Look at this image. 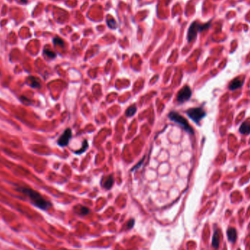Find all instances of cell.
Instances as JSON below:
<instances>
[{
    "label": "cell",
    "instance_id": "4fadbf2b",
    "mask_svg": "<svg viewBox=\"0 0 250 250\" xmlns=\"http://www.w3.org/2000/svg\"><path fill=\"white\" fill-rule=\"evenodd\" d=\"M136 111H137V108L135 106V105H132V106H130L127 109V111H126L125 114L127 117L132 116L135 114H136Z\"/></svg>",
    "mask_w": 250,
    "mask_h": 250
},
{
    "label": "cell",
    "instance_id": "ffe728a7",
    "mask_svg": "<svg viewBox=\"0 0 250 250\" xmlns=\"http://www.w3.org/2000/svg\"><path fill=\"white\" fill-rule=\"evenodd\" d=\"M143 159H141V162H139V163L138 164V165H136V167H135V168H132V170H135V169H136V168H139V167H140V166H141V164H142V163H143Z\"/></svg>",
    "mask_w": 250,
    "mask_h": 250
},
{
    "label": "cell",
    "instance_id": "6da1fadb",
    "mask_svg": "<svg viewBox=\"0 0 250 250\" xmlns=\"http://www.w3.org/2000/svg\"><path fill=\"white\" fill-rule=\"evenodd\" d=\"M17 190L22 193H24V194L26 195V196H28L29 198L31 200V202L32 203V204L36 207H37L38 208L46 211L48 210V208H50L51 206H52L51 202H49L48 200L45 199V198L42 197L39 192H37V191L31 190L30 188L23 187V186L17 188Z\"/></svg>",
    "mask_w": 250,
    "mask_h": 250
},
{
    "label": "cell",
    "instance_id": "7a4b0ae2",
    "mask_svg": "<svg viewBox=\"0 0 250 250\" xmlns=\"http://www.w3.org/2000/svg\"><path fill=\"white\" fill-rule=\"evenodd\" d=\"M168 117L170 118L171 121H174L175 123H176L179 125L180 127H181L183 129L185 130L186 132H187L190 134H194V131L192 127L189 125L188 121H186L185 118H184L183 116H181L179 113L172 111L170 112L168 115Z\"/></svg>",
    "mask_w": 250,
    "mask_h": 250
},
{
    "label": "cell",
    "instance_id": "e0dca14e",
    "mask_svg": "<svg viewBox=\"0 0 250 250\" xmlns=\"http://www.w3.org/2000/svg\"><path fill=\"white\" fill-rule=\"evenodd\" d=\"M44 53L46 54L48 57L51 58H53L56 57V53L54 52H53L51 50H48V49H45L44 50Z\"/></svg>",
    "mask_w": 250,
    "mask_h": 250
},
{
    "label": "cell",
    "instance_id": "d6986e66",
    "mask_svg": "<svg viewBox=\"0 0 250 250\" xmlns=\"http://www.w3.org/2000/svg\"><path fill=\"white\" fill-rule=\"evenodd\" d=\"M133 225H134V219H132V220H130V221H129V222H128L127 227L128 228H131Z\"/></svg>",
    "mask_w": 250,
    "mask_h": 250
},
{
    "label": "cell",
    "instance_id": "9c48e42d",
    "mask_svg": "<svg viewBox=\"0 0 250 250\" xmlns=\"http://www.w3.org/2000/svg\"><path fill=\"white\" fill-rule=\"evenodd\" d=\"M220 242V231L219 229L215 230L212 238V246L214 249H217L219 248Z\"/></svg>",
    "mask_w": 250,
    "mask_h": 250
},
{
    "label": "cell",
    "instance_id": "5bb4252c",
    "mask_svg": "<svg viewBox=\"0 0 250 250\" xmlns=\"http://www.w3.org/2000/svg\"><path fill=\"white\" fill-rule=\"evenodd\" d=\"M77 212L78 214H79L80 215H86L87 214L89 213V209L85 206H78Z\"/></svg>",
    "mask_w": 250,
    "mask_h": 250
},
{
    "label": "cell",
    "instance_id": "8fae6325",
    "mask_svg": "<svg viewBox=\"0 0 250 250\" xmlns=\"http://www.w3.org/2000/svg\"><path fill=\"white\" fill-rule=\"evenodd\" d=\"M27 83L31 87L35 88V89L40 86V81L39 78L33 77V76H29L27 78Z\"/></svg>",
    "mask_w": 250,
    "mask_h": 250
},
{
    "label": "cell",
    "instance_id": "ac0fdd59",
    "mask_svg": "<svg viewBox=\"0 0 250 250\" xmlns=\"http://www.w3.org/2000/svg\"><path fill=\"white\" fill-rule=\"evenodd\" d=\"M108 24L109 27L111 28L116 27V22H115L114 20H109V21H108Z\"/></svg>",
    "mask_w": 250,
    "mask_h": 250
},
{
    "label": "cell",
    "instance_id": "3957f363",
    "mask_svg": "<svg viewBox=\"0 0 250 250\" xmlns=\"http://www.w3.org/2000/svg\"><path fill=\"white\" fill-rule=\"evenodd\" d=\"M209 26H210V24L208 23L206 24H200L197 22H193V23L191 24V26H190L188 30L187 33V40L188 42H190L194 40L196 37H197V33L200 32V31L205 30V29H207Z\"/></svg>",
    "mask_w": 250,
    "mask_h": 250
},
{
    "label": "cell",
    "instance_id": "8992f818",
    "mask_svg": "<svg viewBox=\"0 0 250 250\" xmlns=\"http://www.w3.org/2000/svg\"><path fill=\"white\" fill-rule=\"evenodd\" d=\"M72 138V130L69 128H67L64 130L63 134L59 137V138L57 141V143L58 146L64 147L68 145L69 140Z\"/></svg>",
    "mask_w": 250,
    "mask_h": 250
},
{
    "label": "cell",
    "instance_id": "52a82bcc",
    "mask_svg": "<svg viewBox=\"0 0 250 250\" xmlns=\"http://www.w3.org/2000/svg\"><path fill=\"white\" fill-rule=\"evenodd\" d=\"M244 83V79L240 77H237L232 81L229 84V89L230 90H236L238 88L242 87Z\"/></svg>",
    "mask_w": 250,
    "mask_h": 250
},
{
    "label": "cell",
    "instance_id": "ba28073f",
    "mask_svg": "<svg viewBox=\"0 0 250 250\" xmlns=\"http://www.w3.org/2000/svg\"><path fill=\"white\" fill-rule=\"evenodd\" d=\"M227 236L228 238L229 242L231 243H235L237 239V232L234 227H229L227 231Z\"/></svg>",
    "mask_w": 250,
    "mask_h": 250
},
{
    "label": "cell",
    "instance_id": "30bf717a",
    "mask_svg": "<svg viewBox=\"0 0 250 250\" xmlns=\"http://www.w3.org/2000/svg\"><path fill=\"white\" fill-rule=\"evenodd\" d=\"M239 132L243 135H249L250 133V119L242 123L240 127Z\"/></svg>",
    "mask_w": 250,
    "mask_h": 250
},
{
    "label": "cell",
    "instance_id": "7c38bea8",
    "mask_svg": "<svg viewBox=\"0 0 250 250\" xmlns=\"http://www.w3.org/2000/svg\"><path fill=\"white\" fill-rule=\"evenodd\" d=\"M114 178H113V175H109L108 177V179H106V181L104 182V184H103V187L105 189H106V190H110L112 187L113 184H114Z\"/></svg>",
    "mask_w": 250,
    "mask_h": 250
},
{
    "label": "cell",
    "instance_id": "5b68a950",
    "mask_svg": "<svg viewBox=\"0 0 250 250\" xmlns=\"http://www.w3.org/2000/svg\"><path fill=\"white\" fill-rule=\"evenodd\" d=\"M191 95H192V91H191L190 87L188 86H184L177 94L178 102L181 104L185 103L191 97Z\"/></svg>",
    "mask_w": 250,
    "mask_h": 250
},
{
    "label": "cell",
    "instance_id": "44dd1931",
    "mask_svg": "<svg viewBox=\"0 0 250 250\" xmlns=\"http://www.w3.org/2000/svg\"><path fill=\"white\" fill-rule=\"evenodd\" d=\"M21 1L23 2H27V0H21Z\"/></svg>",
    "mask_w": 250,
    "mask_h": 250
},
{
    "label": "cell",
    "instance_id": "2e32d148",
    "mask_svg": "<svg viewBox=\"0 0 250 250\" xmlns=\"http://www.w3.org/2000/svg\"><path fill=\"white\" fill-rule=\"evenodd\" d=\"M53 43L54 45H56V46H64V42L63 41V40L61 39V38L56 37L55 38H53Z\"/></svg>",
    "mask_w": 250,
    "mask_h": 250
},
{
    "label": "cell",
    "instance_id": "9a60e30c",
    "mask_svg": "<svg viewBox=\"0 0 250 250\" xmlns=\"http://www.w3.org/2000/svg\"><path fill=\"white\" fill-rule=\"evenodd\" d=\"M88 146H89V145H88L87 141H86V140H84V141H83V142L82 147L81 148V149L78 150V151H76V152H75V154H82V153L84 152L87 149Z\"/></svg>",
    "mask_w": 250,
    "mask_h": 250
},
{
    "label": "cell",
    "instance_id": "277c9868",
    "mask_svg": "<svg viewBox=\"0 0 250 250\" xmlns=\"http://www.w3.org/2000/svg\"><path fill=\"white\" fill-rule=\"evenodd\" d=\"M186 114L196 124H199L203 118L206 116V112L202 108H193L187 110Z\"/></svg>",
    "mask_w": 250,
    "mask_h": 250
}]
</instances>
